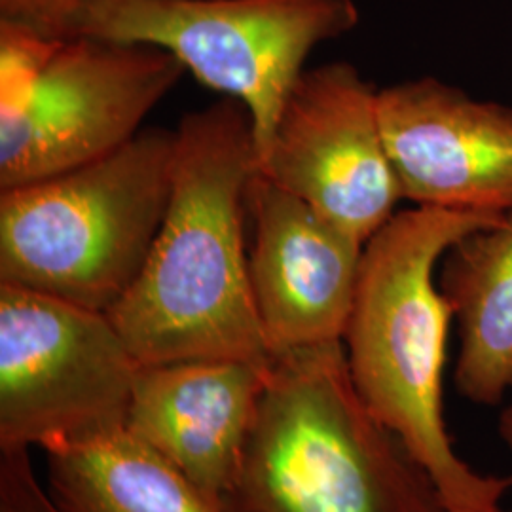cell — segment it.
<instances>
[{"instance_id":"277c9868","label":"cell","mask_w":512,"mask_h":512,"mask_svg":"<svg viewBox=\"0 0 512 512\" xmlns=\"http://www.w3.org/2000/svg\"><path fill=\"white\" fill-rule=\"evenodd\" d=\"M177 129L0 190V283L107 311L145 268L173 184Z\"/></svg>"},{"instance_id":"8992f818","label":"cell","mask_w":512,"mask_h":512,"mask_svg":"<svg viewBox=\"0 0 512 512\" xmlns=\"http://www.w3.org/2000/svg\"><path fill=\"white\" fill-rule=\"evenodd\" d=\"M361 21L355 0H82L61 37L150 44L245 105L262 164L308 55Z\"/></svg>"},{"instance_id":"ba28073f","label":"cell","mask_w":512,"mask_h":512,"mask_svg":"<svg viewBox=\"0 0 512 512\" xmlns=\"http://www.w3.org/2000/svg\"><path fill=\"white\" fill-rule=\"evenodd\" d=\"M378 95L346 61L306 69L283 103L258 167L365 245L404 200L385 147Z\"/></svg>"},{"instance_id":"8fae6325","label":"cell","mask_w":512,"mask_h":512,"mask_svg":"<svg viewBox=\"0 0 512 512\" xmlns=\"http://www.w3.org/2000/svg\"><path fill=\"white\" fill-rule=\"evenodd\" d=\"M270 363L141 365L124 431L224 507V497L238 476Z\"/></svg>"},{"instance_id":"3957f363","label":"cell","mask_w":512,"mask_h":512,"mask_svg":"<svg viewBox=\"0 0 512 512\" xmlns=\"http://www.w3.org/2000/svg\"><path fill=\"white\" fill-rule=\"evenodd\" d=\"M226 512H448L351 380L344 342L274 355Z\"/></svg>"},{"instance_id":"7a4b0ae2","label":"cell","mask_w":512,"mask_h":512,"mask_svg":"<svg viewBox=\"0 0 512 512\" xmlns=\"http://www.w3.org/2000/svg\"><path fill=\"white\" fill-rule=\"evenodd\" d=\"M505 219L416 205L366 241L344 346L351 380L435 480L448 512H503L511 478L482 475L454 448L444 418V366L454 311L437 264L476 230Z\"/></svg>"},{"instance_id":"9c48e42d","label":"cell","mask_w":512,"mask_h":512,"mask_svg":"<svg viewBox=\"0 0 512 512\" xmlns=\"http://www.w3.org/2000/svg\"><path fill=\"white\" fill-rule=\"evenodd\" d=\"M378 109L404 200L511 217L512 109L437 78L380 90Z\"/></svg>"},{"instance_id":"9a60e30c","label":"cell","mask_w":512,"mask_h":512,"mask_svg":"<svg viewBox=\"0 0 512 512\" xmlns=\"http://www.w3.org/2000/svg\"><path fill=\"white\" fill-rule=\"evenodd\" d=\"M82 0H0V19L19 21L50 37H61L63 25Z\"/></svg>"},{"instance_id":"2e32d148","label":"cell","mask_w":512,"mask_h":512,"mask_svg":"<svg viewBox=\"0 0 512 512\" xmlns=\"http://www.w3.org/2000/svg\"><path fill=\"white\" fill-rule=\"evenodd\" d=\"M499 435H501V439L507 444V448L511 450L512 454V387L509 391V403L501 410V416H499Z\"/></svg>"},{"instance_id":"30bf717a","label":"cell","mask_w":512,"mask_h":512,"mask_svg":"<svg viewBox=\"0 0 512 512\" xmlns=\"http://www.w3.org/2000/svg\"><path fill=\"white\" fill-rule=\"evenodd\" d=\"M249 279L274 355L344 342L365 243L256 171Z\"/></svg>"},{"instance_id":"7c38bea8","label":"cell","mask_w":512,"mask_h":512,"mask_svg":"<svg viewBox=\"0 0 512 512\" xmlns=\"http://www.w3.org/2000/svg\"><path fill=\"white\" fill-rule=\"evenodd\" d=\"M442 260L440 291L458 323V393L499 406L512 387V215L459 239Z\"/></svg>"},{"instance_id":"5bb4252c","label":"cell","mask_w":512,"mask_h":512,"mask_svg":"<svg viewBox=\"0 0 512 512\" xmlns=\"http://www.w3.org/2000/svg\"><path fill=\"white\" fill-rule=\"evenodd\" d=\"M0 512H61L38 484L29 448L0 450Z\"/></svg>"},{"instance_id":"4fadbf2b","label":"cell","mask_w":512,"mask_h":512,"mask_svg":"<svg viewBox=\"0 0 512 512\" xmlns=\"http://www.w3.org/2000/svg\"><path fill=\"white\" fill-rule=\"evenodd\" d=\"M46 458V488L61 512H226L126 431Z\"/></svg>"},{"instance_id":"6da1fadb","label":"cell","mask_w":512,"mask_h":512,"mask_svg":"<svg viewBox=\"0 0 512 512\" xmlns=\"http://www.w3.org/2000/svg\"><path fill=\"white\" fill-rule=\"evenodd\" d=\"M175 129L164 222L145 268L107 315L139 365H268L245 245L258 171L249 112L224 97L184 114Z\"/></svg>"},{"instance_id":"5b68a950","label":"cell","mask_w":512,"mask_h":512,"mask_svg":"<svg viewBox=\"0 0 512 512\" xmlns=\"http://www.w3.org/2000/svg\"><path fill=\"white\" fill-rule=\"evenodd\" d=\"M184 71L150 44L48 37L0 19V190L124 147Z\"/></svg>"},{"instance_id":"52a82bcc","label":"cell","mask_w":512,"mask_h":512,"mask_svg":"<svg viewBox=\"0 0 512 512\" xmlns=\"http://www.w3.org/2000/svg\"><path fill=\"white\" fill-rule=\"evenodd\" d=\"M139 368L107 313L0 283V450L124 431Z\"/></svg>"}]
</instances>
